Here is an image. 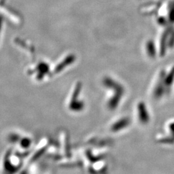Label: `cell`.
I'll return each mask as SVG.
<instances>
[{"mask_svg": "<svg viewBox=\"0 0 174 174\" xmlns=\"http://www.w3.org/2000/svg\"><path fill=\"white\" fill-rule=\"evenodd\" d=\"M168 45L170 48H173L174 46V29L173 28L171 30L168 36Z\"/></svg>", "mask_w": 174, "mask_h": 174, "instance_id": "4", "label": "cell"}, {"mask_svg": "<svg viewBox=\"0 0 174 174\" xmlns=\"http://www.w3.org/2000/svg\"><path fill=\"white\" fill-rule=\"evenodd\" d=\"M172 29H171V28H167V30H165L164 32L161 36V43H160V55L161 56H164L165 54L166 49H167V46L168 45V36H169L170 33Z\"/></svg>", "mask_w": 174, "mask_h": 174, "instance_id": "1", "label": "cell"}, {"mask_svg": "<svg viewBox=\"0 0 174 174\" xmlns=\"http://www.w3.org/2000/svg\"><path fill=\"white\" fill-rule=\"evenodd\" d=\"M146 52L148 56L151 58H154L156 56V49L155 43L152 40H149L146 43Z\"/></svg>", "mask_w": 174, "mask_h": 174, "instance_id": "2", "label": "cell"}, {"mask_svg": "<svg viewBox=\"0 0 174 174\" xmlns=\"http://www.w3.org/2000/svg\"><path fill=\"white\" fill-rule=\"evenodd\" d=\"M158 23H159V25L164 26L167 25V20L164 17H160L159 18V19H158Z\"/></svg>", "mask_w": 174, "mask_h": 174, "instance_id": "5", "label": "cell"}, {"mask_svg": "<svg viewBox=\"0 0 174 174\" xmlns=\"http://www.w3.org/2000/svg\"><path fill=\"white\" fill-rule=\"evenodd\" d=\"M168 20L170 23H174V1L172 2L168 13Z\"/></svg>", "mask_w": 174, "mask_h": 174, "instance_id": "3", "label": "cell"}]
</instances>
